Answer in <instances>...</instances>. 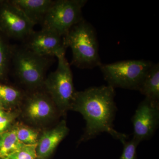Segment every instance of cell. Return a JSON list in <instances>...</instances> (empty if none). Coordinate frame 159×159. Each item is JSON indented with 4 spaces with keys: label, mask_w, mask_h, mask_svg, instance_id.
<instances>
[{
    "label": "cell",
    "mask_w": 159,
    "mask_h": 159,
    "mask_svg": "<svg viewBox=\"0 0 159 159\" xmlns=\"http://www.w3.org/2000/svg\"><path fill=\"white\" fill-rule=\"evenodd\" d=\"M20 114L19 111H7L0 106V134L11 128Z\"/></svg>",
    "instance_id": "18"
},
{
    "label": "cell",
    "mask_w": 159,
    "mask_h": 159,
    "mask_svg": "<svg viewBox=\"0 0 159 159\" xmlns=\"http://www.w3.org/2000/svg\"><path fill=\"white\" fill-rule=\"evenodd\" d=\"M36 145H24L19 150L3 159H36Z\"/></svg>",
    "instance_id": "19"
},
{
    "label": "cell",
    "mask_w": 159,
    "mask_h": 159,
    "mask_svg": "<svg viewBox=\"0 0 159 159\" xmlns=\"http://www.w3.org/2000/svg\"><path fill=\"white\" fill-rule=\"evenodd\" d=\"M25 39L24 47L39 56L56 57L66 54L63 37L54 31L43 29L34 31Z\"/></svg>",
    "instance_id": "10"
},
{
    "label": "cell",
    "mask_w": 159,
    "mask_h": 159,
    "mask_svg": "<svg viewBox=\"0 0 159 159\" xmlns=\"http://www.w3.org/2000/svg\"><path fill=\"white\" fill-rule=\"evenodd\" d=\"M115 89L110 85L92 87L77 91L70 110L80 113L85 120L84 133L80 142H87L106 132L121 142L127 135L114 128L113 122L117 111L115 101Z\"/></svg>",
    "instance_id": "1"
},
{
    "label": "cell",
    "mask_w": 159,
    "mask_h": 159,
    "mask_svg": "<svg viewBox=\"0 0 159 159\" xmlns=\"http://www.w3.org/2000/svg\"><path fill=\"white\" fill-rule=\"evenodd\" d=\"M122 143L123 150L120 159H136L137 148L140 143L133 139L129 141L124 140Z\"/></svg>",
    "instance_id": "20"
},
{
    "label": "cell",
    "mask_w": 159,
    "mask_h": 159,
    "mask_svg": "<svg viewBox=\"0 0 159 159\" xmlns=\"http://www.w3.org/2000/svg\"><path fill=\"white\" fill-rule=\"evenodd\" d=\"M20 106L24 119L36 126L45 125L61 116L48 94L41 89L26 94Z\"/></svg>",
    "instance_id": "7"
},
{
    "label": "cell",
    "mask_w": 159,
    "mask_h": 159,
    "mask_svg": "<svg viewBox=\"0 0 159 159\" xmlns=\"http://www.w3.org/2000/svg\"><path fill=\"white\" fill-rule=\"evenodd\" d=\"M60 54L57 69L46 77L43 87L54 102L61 116H66L70 110L75 94L73 74L70 66L65 57Z\"/></svg>",
    "instance_id": "4"
},
{
    "label": "cell",
    "mask_w": 159,
    "mask_h": 159,
    "mask_svg": "<svg viewBox=\"0 0 159 159\" xmlns=\"http://www.w3.org/2000/svg\"><path fill=\"white\" fill-rule=\"evenodd\" d=\"M11 62L21 84L31 92L43 87L46 73L52 62L48 57L39 56L24 47L13 46Z\"/></svg>",
    "instance_id": "3"
},
{
    "label": "cell",
    "mask_w": 159,
    "mask_h": 159,
    "mask_svg": "<svg viewBox=\"0 0 159 159\" xmlns=\"http://www.w3.org/2000/svg\"><path fill=\"white\" fill-rule=\"evenodd\" d=\"M13 46L6 41L0 32V80H4L9 73Z\"/></svg>",
    "instance_id": "16"
},
{
    "label": "cell",
    "mask_w": 159,
    "mask_h": 159,
    "mask_svg": "<svg viewBox=\"0 0 159 159\" xmlns=\"http://www.w3.org/2000/svg\"><path fill=\"white\" fill-rule=\"evenodd\" d=\"M24 145L18 139L14 124L8 130L0 134V159L19 150Z\"/></svg>",
    "instance_id": "15"
},
{
    "label": "cell",
    "mask_w": 159,
    "mask_h": 159,
    "mask_svg": "<svg viewBox=\"0 0 159 159\" xmlns=\"http://www.w3.org/2000/svg\"><path fill=\"white\" fill-rule=\"evenodd\" d=\"M26 94L16 87L0 83V106L7 111L16 110Z\"/></svg>",
    "instance_id": "14"
},
{
    "label": "cell",
    "mask_w": 159,
    "mask_h": 159,
    "mask_svg": "<svg viewBox=\"0 0 159 159\" xmlns=\"http://www.w3.org/2000/svg\"><path fill=\"white\" fill-rule=\"evenodd\" d=\"M133 139L140 143L153 136L159 123V104L145 98L140 102L132 118Z\"/></svg>",
    "instance_id": "9"
},
{
    "label": "cell",
    "mask_w": 159,
    "mask_h": 159,
    "mask_svg": "<svg viewBox=\"0 0 159 159\" xmlns=\"http://www.w3.org/2000/svg\"><path fill=\"white\" fill-rule=\"evenodd\" d=\"M66 48L72 52L71 64L80 69H92L102 64L96 29L83 19L63 37Z\"/></svg>",
    "instance_id": "2"
},
{
    "label": "cell",
    "mask_w": 159,
    "mask_h": 159,
    "mask_svg": "<svg viewBox=\"0 0 159 159\" xmlns=\"http://www.w3.org/2000/svg\"><path fill=\"white\" fill-rule=\"evenodd\" d=\"M35 25L11 1H0V32L4 36L25 39Z\"/></svg>",
    "instance_id": "8"
},
{
    "label": "cell",
    "mask_w": 159,
    "mask_h": 159,
    "mask_svg": "<svg viewBox=\"0 0 159 159\" xmlns=\"http://www.w3.org/2000/svg\"><path fill=\"white\" fill-rule=\"evenodd\" d=\"M69 131L66 122L62 120L53 128L42 132L36 145V159H48Z\"/></svg>",
    "instance_id": "11"
},
{
    "label": "cell",
    "mask_w": 159,
    "mask_h": 159,
    "mask_svg": "<svg viewBox=\"0 0 159 159\" xmlns=\"http://www.w3.org/2000/svg\"><path fill=\"white\" fill-rule=\"evenodd\" d=\"M15 126L20 142L25 145L37 144L41 134L39 129L18 122Z\"/></svg>",
    "instance_id": "17"
},
{
    "label": "cell",
    "mask_w": 159,
    "mask_h": 159,
    "mask_svg": "<svg viewBox=\"0 0 159 159\" xmlns=\"http://www.w3.org/2000/svg\"><path fill=\"white\" fill-rule=\"evenodd\" d=\"M138 91L145 98L159 104V64L153 63L147 72Z\"/></svg>",
    "instance_id": "13"
},
{
    "label": "cell",
    "mask_w": 159,
    "mask_h": 159,
    "mask_svg": "<svg viewBox=\"0 0 159 159\" xmlns=\"http://www.w3.org/2000/svg\"><path fill=\"white\" fill-rule=\"evenodd\" d=\"M34 25L41 23L54 2L52 0H10Z\"/></svg>",
    "instance_id": "12"
},
{
    "label": "cell",
    "mask_w": 159,
    "mask_h": 159,
    "mask_svg": "<svg viewBox=\"0 0 159 159\" xmlns=\"http://www.w3.org/2000/svg\"><path fill=\"white\" fill-rule=\"evenodd\" d=\"M153 63L145 60H128L101 64L99 69L108 85L138 91Z\"/></svg>",
    "instance_id": "5"
},
{
    "label": "cell",
    "mask_w": 159,
    "mask_h": 159,
    "mask_svg": "<svg viewBox=\"0 0 159 159\" xmlns=\"http://www.w3.org/2000/svg\"><path fill=\"white\" fill-rule=\"evenodd\" d=\"M86 0H57L41 23L42 29L50 30L64 37L71 28L83 19L82 10Z\"/></svg>",
    "instance_id": "6"
}]
</instances>
